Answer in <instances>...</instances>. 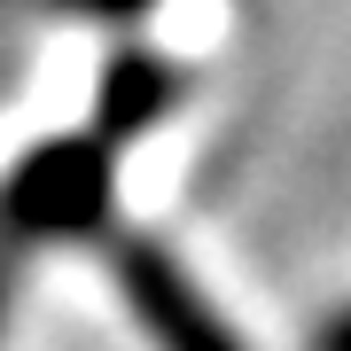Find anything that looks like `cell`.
Here are the masks:
<instances>
[{
	"label": "cell",
	"instance_id": "1",
	"mask_svg": "<svg viewBox=\"0 0 351 351\" xmlns=\"http://www.w3.org/2000/svg\"><path fill=\"white\" fill-rule=\"evenodd\" d=\"M110 226H117V141H101L94 125L24 149L0 180V250L101 242Z\"/></svg>",
	"mask_w": 351,
	"mask_h": 351
},
{
	"label": "cell",
	"instance_id": "2",
	"mask_svg": "<svg viewBox=\"0 0 351 351\" xmlns=\"http://www.w3.org/2000/svg\"><path fill=\"white\" fill-rule=\"evenodd\" d=\"M101 258H110V274H117L125 313L141 320V336H149L156 351H250L234 328L219 320V304L188 281V265L164 250V242L110 226V234H101Z\"/></svg>",
	"mask_w": 351,
	"mask_h": 351
},
{
	"label": "cell",
	"instance_id": "3",
	"mask_svg": "<svg viewBox=\"0 0 351 351\" xmlns=\"http://www.w3.org/2000/svg\"><path fill=\"white\" fill-rule=\"evenodd\" d=\"M180 94H188V78H180L172 55L117 47L110 63H101V86H94V117H86V125L125 149L133 133H149V125H164V117L180 110Z\"/></svg>",
	"mask_w": 351,
	"mask_h": 351
},
{
	"label": "cell",
	"instance_id": "4",
	"mask_svg": "<svg viewBox=\"0 0 351 351\" xmlns=\"http://www.w3.org/2000/svg\"><path fill=\"white\" fill-rule=\"evenodd\" d=\"M39 8H55V16H101V24H125V16H141V8H156V0H39Z\"/></svg>",
	"mask_w": 351,
	"mask_h": 351
},
{
	"label": "cell",
	"instance_id": "5",
	"mask_svg": "<svg viewBox=\"0 0 351 351\" xmlns=\"http://www.w3.org/2000/svg\"><path fill=\"white\" fill-rule=\"evenodd\" d=\"M313 351H351V304H343V313H328V328L313 336Z\"/></svg>",
	"mask_w": 351,
	"mask_h": 351
},
{
	"label": "cell",
	"instance_id": "6",
	"mask_svg": "<svg viewBox=\"0 0 351 351\" xmlns=\"http://www.w3.org/2000/svg\"><path fill=\"white\" fill-rule=\"evenodd\" d=\"M8 274H16V250H0V320H8Z\"/></svg>",
	"mask_w": 351,
	"mask_h": 351
}]
</instances>
